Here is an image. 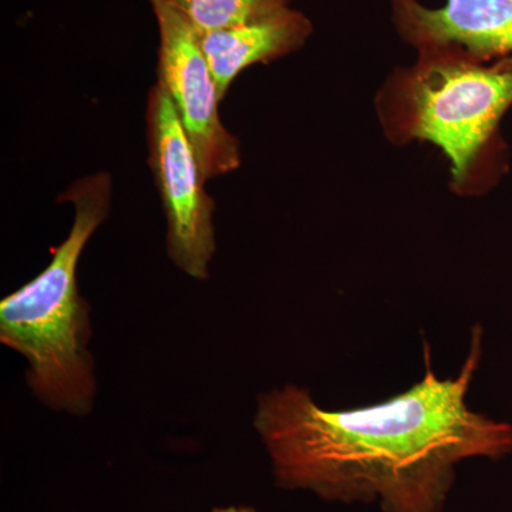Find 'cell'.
<instances>
[{"label":"cell","instance_id":"obj_1","mask_svg":"<svg viewBox=\"0 0 512 512\" xmlns=\"http://www.w3.org/2000/svg\"><path fill=\"white\" fill-rule=\"evenodd\" d=\"M483 326L456 377L440 379L424 340V376L383 402L320 407L306 387L259 394L254 427L276 487L328 503L377 504L382 512H444L457 466L512 453V426L473 412L467 394L483 357Z\"/></svg>","mask_w":512,"mask_h":512},{"label":"cell","instance_id":"obj_2","mask_svg":"<svg viewBox=\"0 0 512 512\" xmlns=\"http://www.w3.org/2000/svg\"><path fill=\"white\" fill-rule=\"evenodd\" d=\"M113 180L106 171L79 178L57 202L74 208L69 235L32 281L0 301V343L26 360L30 392L47 409L84 417L97 396L90 303L77 281L87 242L110 217Z\"/></svg>","mask_w":512,"mask_h":512},{"label":"cell","instance_id":"obj_3","mask_svg":"<svg viewBox=\"0 0 512 512\" xmlns=\"http://www.w3.org/2000/svg\"><path fill=\"white\" fill-rule=\"evenodd\" d=\"M512 106V56L478 62L446 53L417 55L397 67L375 97L384 137L441 150L450 188L460 197L485 194L508 168L501 120Z\"/></svg>","mask_w":512,"mask_h":512},{"label":"cell","instance_id":"obj_4","mask_svg":"<svg viewBox=\"0 0 512 512\" xmlns=\"http://www.w3.org/2000/svg\"><path fill=\"white\" fill-rule=\"evenodd\" d=\"M146 128L148 167L167 224L165 252L185 275L207 281L217 252L215 201L173 101L157 83L148 92Z\"/></svg>","mask_w":512,"mask_h":512},{"label":"cell","instance_id":"obj_5","mask_svg":"<svg viewBox=\"0 0 512 512\" xmlns=\"http://www.w3.org/2000/svg\"><path fill=\"white\" fill-rule=\"evenodd\" d=\"M160 45L157 84L173 101L205 181L238 170L241 144L220 117V99L200 33L185 16L163 0H150Z\"/></svg>","mask_w":512,"mask_h":512},{"label":"cell","instance_id":"obj_6","mask_svg":"<svg viewBox=\"0 0 512 512\" xmlns=\"http://www.w3.org/2000/svg\"><path fill=\"white\" fill-rule=\"evenodd\" d=\"M390 10L397 35L417 55L512 56V0H390Z\"/></svg>","mask_w":512,"mask_h":512},{"label":"cell","instance_id":"obj_7","mask_svg":"<svg viewBox=\"0 0 512 512\" xmlns=\"http://www.w3.org/2000/svg\"><path fill=\"white\" fill-rule=\"evenodd\" d=\"M313 33L312 20L301 10H281L268 18L200 33L218 99L224 101L235 79L254 64H268L298 52Z\"/></svg>","mask_w":512,"mask_h":512},{"label":"cell","instance_id":"obj_8","mask_svg":"<svg viewBox=\"0 0 512 512\" xmlns=\"http://www.w3.org/2000/svg\"><path fill=\"white\" fill-rule=\"evenodd\" d=\"M177 9L198 33L255 22L291 8L292 0H163Z\"/></svg>","mask_w":512,"mask_h":512},{"label":"cell","instance_id":"obj_9","mask_svg":"<svg viewBox=\"0 0 512 512\" xmlns=\"http://www.w3.org/2000/svg\"><path fill=\"white\" fill-rule=\"evenodd\" d=\"M210 512H258L251 505H225V507H214Z\"/></svg>","mask_w":512,"mask_h":512}]
</instances>
